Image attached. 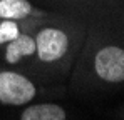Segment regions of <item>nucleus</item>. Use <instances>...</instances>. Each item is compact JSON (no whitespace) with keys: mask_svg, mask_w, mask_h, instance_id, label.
I'll use <instances>...</instances> for the list:
<instances>
[{"mask_svg":"<svg viewBox=\"0 0 124 120\" xmlns=\"http://www.w3.org/2000/svg\"><path fill=\"white\" fill-rule=\"evenodd\" d=\"M35 85L17 72H0V103L23 105L35 97Z\"/></svg>","mask_w":124,"mask_h":120,"instance_id":"obj_1","label":"nucleus"},{"mask_svg":"<svg viewBox=\"0 0 124 120\" xmlns=\"http://www.w3.org/2000/svg\"><path fill=\"white\" fill-rule=\"evenodd\" d=\"M96 73L109 83H117L124 80V50L121 47L109 45L97 52L94 59Z\"/></svg>","mask_w":124,"mask_h":120,"instance_id":"obj_2","label":"nucleus"},{"mask_svg":"<svg viewBox=\"0 0 124 120\" xmlns=\"http://www.w3.org/2000/svg\"><path fill=\"white\" fill-rule=\"evenodd\" d=\"M69 39L59 28H42L35 37V52L42 62H55L65 55Z\"/></svg>","mask_w":124,"mask_h":120,"instance_id":"obj_3","label":"nucleus"},{"mask_svg":"<svg viewBox=\"0 0 124 120\" xmlns=\"http://www.w3.org/2000/svg\"><path fill=\"white\" fill-rule=\"evenodd\" d=\"M35 53V39L25 33H19L14 40L7 43L5 60L8 63H17L22 57H29Z\"/></svg>","mask_w":124,"mask_h":120,"instance_id":"obj_4","label":"nucleus"},{"mask_svg":"<svg viewBox=\"0 0 124 120\" xmlns=\"http://www.w3.org/2000/svg\"><path fill=\"white\" fill-rule=\"evenodd\" d=\"M22 120H65V110L55 103H39L27 107L20 115Z\"/></svg>","mask_w":124,"mask_h":120,"instance_id":"obj_5","label":"nucleus"},{"mask_svg":"<svg viewBox=\"0 0 124 120\" xmlns=\"http://www.w3.org/2000/svg\"><path fill=\"white\" fill-rule=\"evenodd\" d=\"M32 13L29 0H0V19L22 20Z\"/></svg>","mask_w":124,"mask_h":120,"instance_id":"obj_6","label":"nucleus"},{"mask_svg":"<svg viewBox=\"0 0 124 120\" xmlns=\"http://www.w3.org/2000/svg\"><path fill=\"white\" fill-rule=\"evenodd\" d=\"M19 33H20V30H19V25L15 23V20L2 19V22H0V45L8 43Z\"/></svg>","mask_w":124,"mask_h":120,"instance_id":"obj_7","label":"nucleus"}]
</instances>
